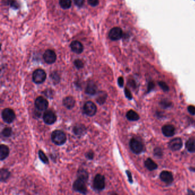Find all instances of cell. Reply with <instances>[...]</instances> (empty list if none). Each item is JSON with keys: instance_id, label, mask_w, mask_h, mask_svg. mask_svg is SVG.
I'll return each instance as SVG.
<instances>
[{"instance_id": "cell-1", "label": "cell", "mask_w": 195, "mask_h": 195, "mask_svg": "<svg viewBox=\"0 0 195 195\" xmlns=\"http://www.w3.org/2000/svg\"><path fill=\"white\" fill-rule=\"evenodd\" d=\"M51 138L52 142L57 145H61L67 140L65 134L60 130L54 131L51 134Z\"/></svg>"}, {"instance_id": "cell-2", "label": "cell", "mask_w": 195, "mask_h": 195, "mask_svg": "<svg viewBox=\"0 0 195 195\" xmlns=\"http://www.w3.org/2000/svg\"><path fill=\"white\" fill-rule=\"evenodd\" d=\"M131 149L135 154H140L143 151V144L142 142L138 139L133 138L129 142Z\"/></svg>"}, {"instance_id": "cell-3", "label": "cell", "mask_w": 195, "mask_h": 195, "mask_svg": "<svg viewBox=\"0 0 195 195\" xmlns=\"http://www.w3.org/2000/svg\"><path fill=\"white\" fill-rule=\"evenodd\" d=\"M46 78V74L44 70L39 69L33 73V81L35 84H40L44 83Z\"/></svg>"}, {"instance_id": "cell-4", "label": "cell", "mask_w": 195, "mask_h": 195, "mask_svg": "<svg viewBox=\"0 0 195 195\" xmlns=\"http://www.w3.org/2000/svg\"><path fill=\"white\" fill-rule=\"evenodd\" d=\"M2 118L5 123H12L16 118L15 113L10 108H6L2 112Z\"/></svg>"}, {"instance_id": "cell-5", "label": "cell", "mask_w": 195, "mask_h": 195, "mask_svg": "<svg viewBox=\"0 0 195 195\" xmlns=\"http://www.w3.org/2000/svg\"><path fill=\"white\" fill-rule=\"evenodd\" d=\"M86 182H85L84 180L77 178V179L73 183V189L81 193L86 194L87 192Z\"/></svg>"}, {"instance_id": "cell-6", "label": "cell", "mask_w": 195, "mask_h": 195, "mask_svg": "<svg viewBox=\"0 0 195 195\" xmlns=\"http://www.w3.org/2000/svg\"><path fill=\"white\" fill-rule=\"evenodd\" d=\"M105 178L104 177L98 174L93 180V188L98 191H102L105 188Z\"/></svg>"}, {"instance_id": "cell-7", "label": "cell", "mask_w": 195, "mask_h": 195, "mask_svg": "<svg viewBox=\"0 0 195 195\" xmlns=\"http://www.w3.org/2000/svg\"><path fill=\"white\" fill-rule=\"evenodd\" d=\"M83 110L86 115L93 116L97 112V107L93 102L88 101L85 104Z\"/></svg>"}, {"instance_id": "cell-8", "label": "cell", "mask_w": 195, "mask_h": 195, "mask_svg": "<svg viewBox=\"0 0 195 195\" xmlns=\"http://www.w3.org/2000/svg\"><path fill=\"white\" fill-rule=\"evenodd\" d=\"M49 105V103L46 99L41 96H39L36 98L35 101V106L39 111L46 110Z\"/></svg>"}, {"instance_id": "cell-9", "label": "cell", "mask_w": 195, "mask_h": 195, "mask_svg": "<svg viewBox=\"0 0 195 195\" xmlns=\"http://www.w3.org/2000/svg\"><path fill=\"white\" fill-rule=\"evenodd\" d=\"M123 36V31L119 27H115L111 29L109 33V37L113 41L120 40Z\"/></svg>"}, {"instance_id": "cell-10", "label": "cell", "mask_w": 195, "mask_h": 195, "mask_svg": "<svg viewBox=\"0 0 195 195\" xmlns=\"http://www.w3.org/2000/svg\"><path fill=\"white\" fill-rule=\"evenodd\" d=\"M43 120L45 123L48 125L54 124L57 120L56 116L52 111H46L43 116Z\"/></svg>"}, {"instance_id": "cell-11", "label": "cell", "mask_w": 195, "mask_h": 195, "mask_svg": "<svg viewBox=\"0 0 195 195\" xmlns=\"http://www.w3.org/2000/svg\"><path fill=\"white\" fill-rule=\"evenodd\" d=\"M43 57L45 62L49 64H52L56 61L57 56L53 50L48 49L45 52Z\"/></svg>"}, {"instance_id": "cell-12", "label": "cell", "mask_w": 195, "mask_h": 195, "mask_svg": "<svg viewBox=\"0 0 195 195\" xmlns=\"http://www.w3.org/2000/svg\"><path fill=\"white\" fill-rule=\"evenodd\" d=\"M169 148L173 151H178L182 146V142L180 138H173L169 142Z\"/></svg>"}, {"instance_id": "cell-13", "label": "cell", "mask_w": 195, "mask_h": 195, "mask_svg": "<svg viewBox=\"0 0 195 195\" xmlns=\"http://www.w3.org/2000/svg\"><path fill=\"white\" fill-rule=\"evenodd\" d=\"M160 178L161 181L168 184H171L173 181L172 174L167 171H164L161 172V173L160 175Z\"/></svg>"}, {"instance_id": "cell-14", "label": "cell", "mask_w": 195, "mask_h": 195, "mask_svg": "<svg viewBox=\"0 0 195 195\" xmlns=\"http://www.w3.org/2000/svg\"><path fill=\"white\" fill-rule=\"evenodd\" d=\"M162 132L166 137H172L175 133V128L172 125H165L162 127Z\"/></svg>"}, {"instance_id": "cell-15", "label": "cell", "mask_w": 195, "mask_h": 195, "mask_svg": "<svg viewBox=\"0 0 195 195\" xmlns=\"http://www.w3.org/2000/svg\"><path fill=\"white\" fill-rule=\"evenodd\" d=\"M71 48L72 51L77 54H80L82 53L84 50L83 45L78 41H73L71 44Z\"/></svg>"}, {"instance_id": "cell-16", "label": "cell", "mask_w": 195, "mask_h": 195, "mask_svg": "<svg viewBox=\"0 0 195 195\" xmlns=\"http://www.w3.org/2000/svg\"><path fill=\"white\" fill-rule=\"evenodd\" d=\"M98 91V87L96 84L92 81H89L86 85L85 92L89 95H94L96 94Z\"/></svg>"}, {"instance_id": "cell-17", "label": "cell", "mask_w": 195, "mask_h": 195, "mask_svg": "<svg viewBox=\"0 0 195 195\" xmlns=\"http://www.w3.org/2000/svg\"><path fill=\"white\" fill-rule=\"evenodd\" d=\"M73 132L77 136H82L86 133V128L83 124H77L73 128Z\"/></svg>"}, {"instance_id": "cell-18", "label": "cell", "mask_w": 195, "mask_h": 195, "mask_svg": "<svg viewBox=\"0 0 195 195\" xmlns=\"http://www.w3.org/2000/svg\"><path fill=\"white\" fill-rule=\"evenodd\" d=\"M62 102L63 105L69 109H72L75 105V100L71 96H68L64 98Z\"/></svg>"}, {"instance_id": "cell-19", "label": "cell", "mask_w": 195, "mask_h": 195, "mask_svg": "<svg viewBox=\"0 0 195 195\" xmlns=\"http://www.w3.org/2000/svg\"><path fill=\"white\" fill-rule=\"evenodd\" d=\"M9 155V148L6 145L2 144L0 146V159L4 160Z\"/></svg>"}, {"instance_id": "cell-20", "label": "cell", "mask_w": 195, "mask_h": 195, "mask_svg": "<svg viewBox=\"0 0 195 195\" xmlns=\"http://www.w3.org/2000/svg\"><path fill=\"white\" fill-rule=\"evenodd\" d=\"M106 98H107V94L104 91L99 92L98 94V96L96 98V102L100 105H102L104 104V102L106 101Z\"/></svg>"}, {"instance_id": "cell-21", "label": "cell", "mask_w": 195, "mask_h": 195, "mask_svg": "<svg viewBox=\"0 0 195 195\" xmlns=\"http://www.w3.org/2000/svg\"><path fill=\"white\" fill-rule=\"evenodd\" d=\"M145 166L149 171H153L157 168V165L151 158H148L145 161Z\"/></svg>"}, {"instance_id": "cell-22", "label": "cell", "mask_w": 195, "mask_h": 195, "mask_svg": "<svg viewBox=\"0 0 195 195\" xmlns=\"http://www.w3.org/2000/svg\"><path fill=\"white\" fill-rule=\"evenodd\" d=\"M127 118L128 120L132 121H138L140 119V116L138 115V113L133 110L129 111L127 113Z\"/></svg>"}, {"instance_id": "cell-23", "label": "cell", "mask_w": 195, "mask_h": 195, "mask_svg": "<svg viewBox=\"0 0 195 195\" xmlns=\"http://www.w3.org/2000/svg\"><path fill=\"white\" fill-rule=\"evenodd\" d=\"M186 146L187 150L191 153L195 152V139L190 138L186 142Z\"/></svg>"}, {"instance_id": "cell-24", "label": "cell", "mask_w": 195, "mask_h": 195, "mask_svg": "<svg viewBox=\"0 0 195 195\" xmlns=\"http://www.w3.org/2000/svg\"><path fill=\"white\" fill-rule=\"evenodd\" d=\"M88 173L84 169H80L77 172V178H80L85 182H87L88 180Z\"/></svg>"}, {"instance_id": "cell-25", "label": "cell", "mask_w": 195, "mask_h": 195, "mask_svg": "<svg viewBox=\"0 0 195 195\" xmlns=\"http://www.w3.org/2000/svg\"><path fill=\"white\" fill-rule=\"evenodd\" d=\"M10 176V172L6 169H1V181L2 182H5L9 178Z\"/></svg>"}, {"instance_id": "cell-26", "label": "cell", "mask_w": 195, "mask_h": 195, "mask_svg": "<svg viewBox=\"0 0 195 195\" xmlns=\"http://www.w3.org/2000/svg\"><path fill=\"white\" fill-rule=\"evenodd\" d=\"M59 3L62 8L68 9L71 8L72 0H60Z\"/></svg>"}, {"instance_id": "cell-27", "label": "cell", "mask_w": 195, "mask_h": 195, "mask_svg": "<svg viewBox=\"0 0 195 195\" xmlns=\"http://www.w3.org/2000/svg\"><path fill=\"white\" fill-rule=\"evenodd\" d=\"M12 134V129L11 128L6 127L2 131V134L5 138H9Z\"/></svg>"}, {"instance_id": "cell-28", "label": "cell", "mask_w": 195, "mask_h": 195, "mask_svg": "<svg viewBox=\"0 0 195 195\" xmlns=\"http://www.w3.org/2000/svg\"><path fill=\"white\" fill-rule=\"evenodd\" d=\"M39 157H40V160L45 163V164H48L49 163V160L48 159L47 156L45 155L44 153L40 150L39 152Z\"/></svg>"}, {"instance_id": "cell-29", "label": "cell", "mask_w": 195, "mask_h": 195, "mask_svg": "<svg viewBox=\"0 0 195 195\" xmlns=\"http://www.w3.org/2000/svg\"><path fill=\"white\" fill-rule=\"evenodd\" d=\"M160 105L162 107L164 108H167L169 107H171L172 105V102L169 101L168 100H163L160 102Z\"/></svg>"}, {"instance_id": "cell-30", "label": "cell", "mask_w": 195, "mask_h": 195, "mask_svg": "<svg viewBox=\"0 0 195 195\" xmlns=\"http://www.w3.org/2000/svg\"><path fill=\"white\" fill-rule=\"evenodd\" d=\"M159 85L160 87L162 89L164 92L168 91V86L164 81H160V82H159Z\"/></svg>"}, {"instance_id": "cell-31", "label": "cell", "mask_w": 195, "mask_h": 195, "mask_svg": "<svg viewBox=\"0 0 195 195\" xmlns=\"http://www.w3.org/2000/svg\"><path fill=\"white\" fill-rule=\"evenodd\" d=\"M75 65L77 69H81L84 67V64L82 61H81L80 60H76L75 62Z\"/></svg>"}, {"instance_id": "cell-32", "label": "cell", "mask_w": 195, "mask_h": 195, "mask_svg": "<svg viewBox=\"0 0 195 195\" xmlns=\"http://www.w3.org/2000/svg\"><path fill=\"white\" fill-rule=\"evenodd\" d=\"M154 153L156 156L157 157H161L163 155V151L161 150V148H156L155 149L154 151Z\"/></svg>"}, {"instance_id": "cell-33", "label": "cell", "mask_w": 195, "mask_h": 195, "mask_svg": "<svg viewBox=\"0 0 195 195\" xmlns=\"http://www.w3.org/2000/svg\"><path fill=\"white\" fill-rule=\"evenodd\" d=\"M124 92H125V96L128 98V99L131 100V99L132 98V94L131 93V91H130L127 88H125Z\"/></svg>"}, {"instance_id": "cell-34", "label": "cell", "mask_w": 195, "mask_h": 195, "mask_svg": "<svg viewBox=\"0 0 195 195\" xmlns=\"http://www.w3.org/2000/svg\"><path fill=\"white\" fill-rule=\"evenodd\" d=\"M89 4L92 6H96L99 3V0H88Z\"/></svg>"}, {"instance_id": "cell-35", "label": "cell", "mask_w": 195, "mask_h": 195, "mask_svg": "<svg viewBox=\"0 0 195 195\" xmlns=\"http://www.w3.org/2000/svg\"><path fill=\"white\" fill-rule=\"evenodd\" d=\"M85 156H86V157L87 159H93V157H94V153H93V151H89V152H88L86 153Z\"/></svg>"}, {"instance_id": "cell-36", "label": "cell", "mask_w": 195, "mask_h": 195, "mask_svg": "<svg viewBox=\"0 0 195 195\" xmlns=\"http://www.w3.org/2000/svg\"><path fill=\"white\" fill-rule=\"evenodd\" d=\"M74 2L77 6L81 7L84 4L85 0H73Z\"/></svg>"}, {"instance_id": "cell-37", "label": "cell", "mask_w": 195, "mask_h": 195, "mask_svg": "<svg viewBox=\"0 0 195 195\" xmlns=\"http://www.w3.org/2000/svg\"><path fill=\"white\" fill-rule=\"evenodd\" d=\"M188 111L192 115H195V106L190 105L188 107Z\"/></svg>"}, {"instance_id": "cell-38", "label": "cell", "mask_w": 195, "mask_h": 195, "mask_svg": "<svg viewBox=\"0 0 195 195\" xmlns=\"http://www.w3.org/2000/svg\"><path fill=\"white\" fill-rule=\"evenodd\" d=\"M154 87H155L154 83H153L152 81L149 82V84H148V92H150L151 90H152V89H153Z\"/></svg>"}, {"instance_id": "cell-39", "label": "cell", "mask_w": 195, "mask_h": 195, "mask_svg": "<svg viewBox=\"0 0 195 195\" xmlns=\"http://www.w3.org/2000/svg\"><path fill=\"white\" fill-rule=\"evenodd\" d=\"M118 84L120 87H123L124 85V79L122 77H120L118 79Z\"/></svg>"}, {"instance_id": "cell-40", "label": "cell", "mask_w": 195, "mask_h": 195, "mask_svg": "<svg viewBox=\"0 0 195 195\" xmlns=\"http://www.w3.org/2000/svg\"><path fill=\"white\" fill-rule=\"evenodd\" d=\"M127 174L128 176L129 181L130 182H133V179H132V174L131 173L128 171H127Z\"/></svg>"}]
</instances>
